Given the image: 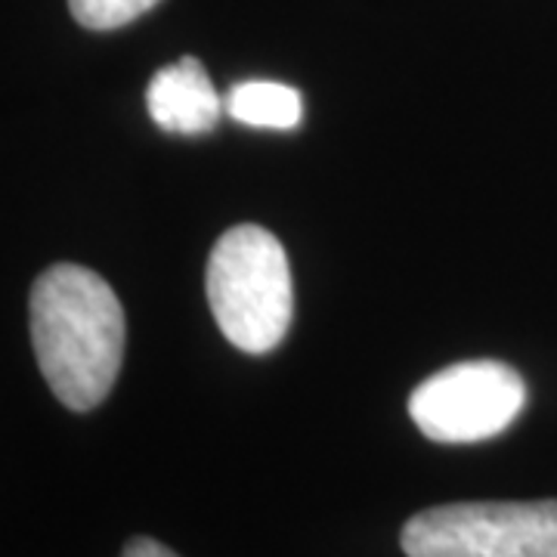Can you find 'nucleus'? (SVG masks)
Returning <instances> with one entry per match:
<instances>
[{
	"label": "nucleus",
	"instance_id": "2",
	"mask_svg": "<svg viewBox=\"0 0 557 557\" xmlns=\"http://www.w3.org/2000/svg\"><path fill=\"white\" fill-rule=\"evenodd\" d=\"M208 304L245 354H270L292 325V270L282 242L255 223L226 230L208 258Z\"/></svg>",
	"mask_w": 557,
	"mask_h": 557
},
{
	"label": "nucleus",
	"instance_id": "8",
	"mask_svg": "<svg viewBox=\"0 0 557 557\" xmlns=\"http://www.w3.org/2000/svg\"><path fill=\"white\" fill-rule=\"evenodd\" d=\"M121 557H177V555H174V552H171L168 545L156 542V539L137 536V539H131V542L124 545Z\"/></svg>",
	"mask_w": 557,
	"mask_h": 557
},
{
	"label": "nucleus",
	"instance_id": "5",
	"mask_svg": "<svg viewBox=\"0 0 557 557\" xmlns=\"http://www.w3.org/2000/svg\"><path fill=\"white\" fill-rule=\"evenodd\" d=\"M146 109L161 131L196 137L218 127L220 112L226 106L220 102L205 65L196 57H183L152 75Z\"/></svg>",
	"mask_w": 557,
	"mask_h": 557
},
{
	"label": "nucleus",
	"instance_id": "4",
	"mask_svg": "<svg viewBox=\"0 0 557 557\" xmlns=\"http://www.w3.org/2000/svg\"><path fill=\"white\" fill-rule=\"evenodd\" d=\"M523 403L527 384L518 369L498 359H471L421 381L409 397V416L434 443H480L502 434Z\"/></svg>",
	"mask_w": 557,
	"mask_h": 557
},
{
	"label": "nucleus",
	"instance_id": "6",
	"mask_svg": "<svg viewBox=\"0 0 557 557\" xmlns=\"http://www.w3.org/2000/svg\"><path fill=\"white\" fill-rule=\"evenodd\" d=\"M226 112L248 127L292 131L304 119L300 94L278 81H242L226 97Z\"/></svg>",
	"mask_w": 557,
	"mask_h": 557
},
{
	"label": "nucleus",
	"instance_id": "3",
	"mask_svg": "<svg viewBox=\"0 0 557 557\" xmlns=\"http://www.w3.org/2000/svg\"><path fill=\"white\" fill-rule=\"evenodd\" d=\"M409 557H557V498L456 502L403 527Z\"/></svg>",
	"mask_w": 557,
	"mask_h": 557
},
{
	"label": "nucleus",
	"instance_id": "1",
	"mask_svg": "<svg viewBox=\"0 0 557 557\" xmlns=\"http://www.w3.org/2000/svg\"><path fill=\"white\" fill-rule=\"evenodd\" d=\"M32 344L62 406L90 412L124 359V310L112 285L78 263H57L32 288Z\"/></svg>",
	"mask_w": 557,
	"mask_h": 557
},
{
	"label": "nucleus",
	"instance_id": "7",
	"mask_svg": "<svg viewBox=\"0 0 557 557\" xmlns=\"http://www.w3.org/2000/svg\"><path fill=\"white\" fill-rule=\"evenodd\" d=\"M159 0H69V10L78 25L90 32H112L149 13Z\"/></svg>",
	"mask_w": 557,
	"mask_h": 557
}]
</instances>
